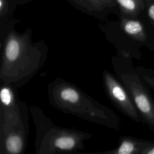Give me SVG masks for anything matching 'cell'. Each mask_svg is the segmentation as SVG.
Here are the masks:
<instances>
[{"mask_svg": "<svg viewBox=\"0 0 154 154\" xmlns=\"http://www.w3.org/2000/svg\"><path fill=\"white\" fill-rule=\"evenodd\" d=\"M50 100L62 111L70 112L87 120L119 129L120 119L111 110L103 106L69 84L55 82L49 87Z\"/></svg>", "mask_w": 154, "mask_h": 154, "instance_id": "obj_1", "label": "cell"}, {"mask_svg": "<svg viewBox=\"0 0 154 154\" xmlns=\"http://www.w3.org/2000/svg\"><path fill=\"white\" fill-rule=\"evenodd\" d=\"M132 58L124 53L113 58V66L142 119L143 123L154 132V99L150 88L143 81L134 67Z\"/></svg>", "mask_w": 154, "mask_h": 154, "instance_id": "obj_2", "label": "cell"}, {"mask_svg": "<svg viewBox=\"0 0 154 154\" xmlns=\"http://www.w3.org/2000/svg\"><path fill=\"white\" fill-rule=\"evenodd\" d=\"M103 78L106 91L114 105L131 120L143 123L138 111L123 84L106 70L103 72Z\"/></svg>", "mask_w": 154, "mask_h": 154, "instance_id": "obj_3", "label": "cell"}, {"mask_svg": "<svg viewBox=\"0 0 154 154\" xmlns=\"http://www.w3.org/2000/svg\"><path fill=\"white\" fill-rule=\"evenodd\" d=\"M32 48L26 41H21L14 37L9 38L4 45L1 73L7 77L14 67L19 69L23 66V61L26 63L29 60V51Z\"/></svg>", "mask_w": 154, "mask_h": 154, "instance_id": "obj_4", "label": "cell"}, {"mask_svg": "<svg viewBox=\"0 0 154 154\" xmlns=\"http://www.w3.org/2000/svg\"><path fill=\"white\" fill-rule=\"evenodd\" d=\"M0 99L1 103V134L6 135L14 126L18 122L17 116V105H15L14 96L11 88L7 86L1 88L0 91Z\"/></svg>", "mask_w": 154, "mask_h": 154, "instance_id": "obj_5", "label": "cell"}, {"mask_svg": "<svg viewBox=\"0 0 154 154\" xmlns=\"http://www.w3.org/2000/svg\"><path fill=\"white\" fill-rule=\"evenodd\" d=\"M123 31L140 48L145 47L154 53V33L142 22L128 20L124 22Z\"/></svg>", "mask_w": 154, "mask_h": 154, "instance_id": "obj_6", "label": "cell"}, {"mask_svg": "<svg viewBox=\"0 0 154 154\" xmlns=\"http://www.w3.org/2000/svg\"><path fill=\"white\" fill-rule=\"evenodd\" d=\"M152 140L123 137L121 138L118 147L112 152L117 154H143Z\"/></svg>", "mask_w": 154, "mask_h": 154, "instance_id": "obj_7", "label": "cell"}, {"mask_svg": "<svg viewBox=\"0 0 154 154\" xmlns=\"http://www.w3.org/2000/svg\"><path fill=\"white\" fill-rule=\"evenodd\" d=\"M24 146V140L18 132H11L5 135L4 147L7 153L18 154L22 152Z\"/></svg>", "mask_w": 154, "mask_h": 154, "instance_id": "obj_8", "label": "cell"}, {"mask_svg": "<svg viewBox=\"0 0 154 154\" xmlns=\"http://www.w3.org/2000/svg\"><path fill=\"white\" fill-rule=\"evenodd\" d=\"M135 68L143 81L154 92V69L143 66H138Z\"/></svg>", "mask_w": 154, "mask_h": 154, "instance_id": "obj_9", "label": "cell"}, {"mask_svg": "<svg viewBox=\"0 0 154 154\" xmlns=\"http://www.w3.org/2000/svg\"><path fill=\"white\" fill-rule=\"evenodd\" d=\"M119 3L125 9L129 11H135L137 5L134 0H117Z\"/></svg>", "mask_w": 154, "mask_h": 154, "instance_id": "obj_10", "label": "cell"}, {"mask_svg": "<svg viewBox=\"0 0 154 154\" xmlns=\"http://www.w3.org/2000/svg\"><path fill=\"white\" fill-rule=\"evenodd\" d=\"M147 15L150 24L154 26V0H149L147 9Z\"/></svg>", "mask_w": 154, "mask_h": 154, "instance_id": "obj_11", "label": "cell"}, {"mask_svg": "<svg viewBox=\"0 0 154 154\" xmlns=\"http://www.w3.org/2000/svg\"><path fill=\"white\" fill-rule=\"evenodd\" d=\"M143 154H154V140H152L150 144L144 151Z\"/></svg>", "mask_w": 154, "mask_h": 154, "instance_id": "obj_12", "label": "cell"}]
</instances>
